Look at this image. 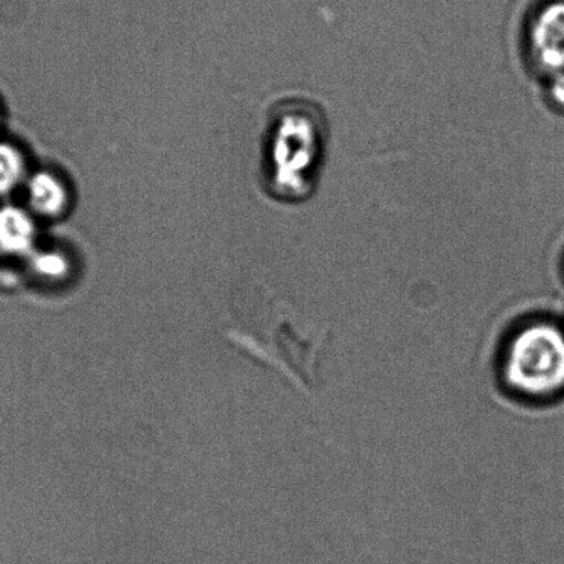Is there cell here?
Masks as SVG:
<instances>
[{
	"label": "cell",
	"mask_w": 564,
	"mask_h": 564,
	"mask_svg": "<svg viewBox=\"0 0 564 564\" xmlns=\"http://www.w3.org/2000/svg\"><path fill=\"white\" fill-rule=\"evenodd\" d=\"M547 100L557 111L564 112V73L550 76L546 87Z\"/></svg>",
	"instance_id": "obj_8"
},
{
	"label": "cell",
	"mask_w": 564,
	"mask_h": 564,
	"mask_svg": "<svg viewBox=\"0 0 564 564\" xmlns=\"http://www.w3.org/2000/svg\"><path fill=\"white\" fill-rule=\"evenodd\" d=\"M492 367L498 388L513 402H564V319L535 315L514 323L498 343Z\"/></svg>",
	"instance_id": "obj_1"
},
{
	"label": "cell",
	"mask_w": 564,
	"mask_h": 564,
	"mask_svg": "<svg viewBox=\"0 0 564 564\" xmlns=\"http://www.w3.org/2000/svg\"><path fill=\"white\" fill-rule=\"evenodd\" d=\"M531 62L547 76L564 73V0H551L530 21Z\"/></svg>",
	"instance_id": "obj_3"
},
{
	"label": "cell",
	"mask_w": 564,
	"mask_h": 564,
	"mask_svg": "<svg viewBox=\"0 0 564 564\" xmlns=\"http://www.w3.org/2000/svg\"><path fill=\"white\" fill-rule=\"evenodd\" d=\"M36 270L45 276H59L67 270V262L58 254H42L35 261Z\"/></svg>",
	"instance_id": "obj_7"
},
{
	"label": "cell",
	"mask_w": 564,
	"mask_h": 564,
	"mask_svg": "<svg viewBox=\"0 0 564 564\" xmlns=\"http://www.w3.org/2000/svg\"><path fill=\"white\" fill-rule=\"evenodd\" d=\"M323 130L319 117L310 109L284 115L273 133L271 162L273 180L286 196L308 193L319 170Z\"/></svg>",
	"instance_id": "obj_2"
},
{
	"label": "cell",
	"mask_w": 564,
	"mask_h": 564,
	"mask_svg": "<svg viewBox=\"0 0 564 564\" xmlns=\"http://www.w3.org/2000/svg\"><path fill=\"white\" fill-rule=\"evenodd\" d=\"M34 238V223L24 210L14 206L0 209V251L24 254L31 249Z\"/></svg>",
	"instance_id": "obj_4"
},
{
	"label": "cell",
	"mask_w": 564,
	"mask_h": 564,
	"mask_svg": "<svg viewBox=\"0 0 564 564\" xmlns=\"http://www.w3.org/2000/svg\"><path fill=\"white\" fill-rule=\"evenodd\" d=\"M24 175V161L13 145L0 142V195L10 193Z\"/></svg>",
	"instance_id": "obj_6"
},
{
	"label": "cell",
	"mask_w": 564,
	"mask_h": 564,
	"mask_svg": "<svg viewBox=\"0 0 564 564\" xmlns=\"http://www.w3.org/2000/svg\"><path fill=\"white\" fill-rule=\"evenodd\" d=\"M31 205L36 212L45 216H57L67 205V193H65L62 181L51 173H37L30 183Z\"/></svg>",
	"instance_id": "obj_5"
}]
</instances>
